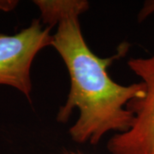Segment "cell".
<instances>
[{
    "label": "cell",
    "mask_w": 154,
    "mask_h": 154,
    "mask_svg": "<svg viewBox=\"0 0 154 154\" xmlns=\"http://www.w3.org/2000/svg\"><path fill=\"white\" fill-rule=\"evenodd\" d=\"M57 27L51 46L63 61L70 79L69 92L59 108L57 121L66 122L73 111L78 110L69 135L80 144L97 145L108 133L127 131L134 119L127 106L143 96L145 87L140 82L121 85L109 75V67L127 51L125 45L117 54L100 57L87 44L79 17H69Z\"/></svg>",
    "instance_id": "1"
},
{
    "label": "cell",
    "mask_w": 154,
    "mask_h": 154,
    "mask_svg": "<svg viewBox=\"0 0 154 154\" xmlns=\"http://www.w3.org/2000/svg\"><path fill=\"white\" fill-rule=\"evenodd\" d=\"M52 28L33 19L15 34L0 33V86L17 89L31 102V69L36 56L51 46Z\"/></svg>",
    "instance_id": "2"
},
{
    "label": "cell",
    "mask_w": 154,
    "mask_h": 154,
    "mask_svg": "<svg viewBox=\"0 0 154 154\" xmlns=\"http://www.w3.org/2000/svg\"><path fill=\"white\" fill-rule=\"evenodd\" d=\"M128 66L141 80L145 93L128 105L134 116L132 124L125 132L110 137L107 150L110 154H154V53L132 57Z\"/></svg>",
    "instance_id": "3"
},
{
    "label": "cell",
    "mask_w": 154,
    "mask_h": 154,
    "mask_svg": "<svg viewBox=\"0 0 154 154\" xmlns=\"http://www.w3.org/2000/svg\"><path fill=\"white\" fill-rule=\"evenodd\" d=\"M33 3L39 11L40 22L50 28L69 17H79L89 9V3L85 0H35Z\"/></svg>",
    "instance_id": "4"
},
{
    "label": "cell",
    "mask_w": 154,
    "mask_h": 154,
    "mask_svg": "<svg viewBox=\"0 0 154 154\" xmlns=\"http://www.w3.org/2000/svg\"><path fill=\"white\" fill-rule=\"evenodd\" d=\"M18 1L15 0H0V11H13L17 5H18Z\"/></svg>",
    "instance_id": "5"
},
{
    "label": "cell",
    "mask_w": 154,
    "mask_h": 154,
    "mask_svg": "<svg viewBox=\"0 0 154 154\" xmlns=\"http://www.w3.org/2000/svg\"><path fill=\"white\" fill-rule=\"evenodd\" d=\"M68 154H77V153H68Z\"/></svg>",
    "instance_id": "6"
}]
</instances>
